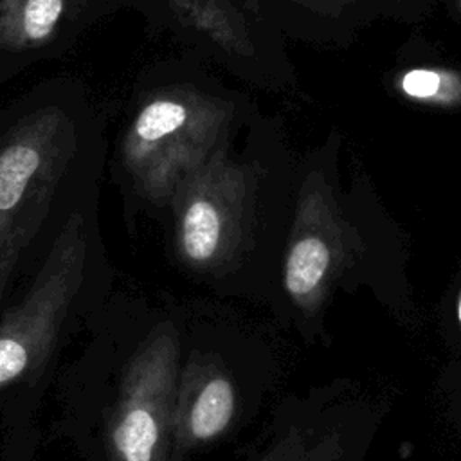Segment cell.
Masks as SVG:
<instances>
[{
  "mask_svg": "<svg viewBox=\"0 0 461 461\" xmlns=\"http://www.w3.org/2000/svg\"><path fill=\"white\" fill-rule=\"evenodd\" d=\"M256 117L245 92L187 54L146 65L108 151L128 220L164 221L176 196L229 153Z\"/></svg>",
  "mask_w": 461,
  "mask_h": 461,
  "instance_id": "obj_2",
  "label": "cell"
},
{
  "mask_svg": "<svg viewBox=\"0 0 461 461\" xmlns=\"http://www.w3.org/2000/svg\"><path fill=\"white\" fill-rule=\"evenodd\" d=\"M276 27V18L308 14L312 18H337L357 0H252Z\"/></svg>",
  "mask_w": 461,
  "mask_h": 461,
  "instance_id": "obj_11",
  "label": "cell"
},
{
  "mask_svg": "<svg viewBox=\"0 0 461 461\" xmlns=\"http://www.w3.org/2000/svg\"><path fill=\"white\" fill-rule=\"evenodd\" d=\"M457 319L461 322V295H459V301H457Z\"/></svg>",
  "mask_w": 461,
  "mask_h": 461,
  "instance_id": "obj_12",
  "label": "cell"
},
{
  "mask_svg": "<svg viewBox=\"0 0 461 461\" xmlns=\"http://www.w3.org/2000/svg\"><path fill=\"white\" fill-rule=\"evenodd\" d=\"M283 166L276 135L258 115L238 144L173 202L164 223L176 265L211 283L247 277L276 232L288 230Z\"/></svg>",
  "mask_w": 461,
  "mask_h": 461,
  "instance_id": "obj_3",
  "label": "cell"
},
{
  "mask_svg": "<svg viewBox=\"0 0 461 461\" xmlns=\"http://www.w3.org/2000/svg\"><path fill=\"white\" fill-rule=\"evenodd\" d=\"M454 5H456V9L461 13V0H454Z\"/></svg>",
  "mask_w": 461,
  "mask_h": 461,
  "instance_id": "obj_13",
  "label": "cell"
},
{
  "mask_svg": "<svg viewBox=\"0 0 461 461\" xmlns=\"http://www.w3.org/2000/svg\"><path fill=\"white\" fill-rule=\"evenodd\" d=\"M124 0H0V86L23 70L65 56Z\"/></svg>",
  "mask_w": 461,
  "mask_h": 461,
  "instance_id": "obj_8",
  "label": "cell"
},
{
  "mask_svg": "<svg viewBox=\"0 0 461 461\" xmlns=\"http://www.w3.org/2000/svg\"><path fill=\"white\" fill-rule=\"evenodd\" d=\"M184 54L252 86L286 79L276 27L252 0H124Z\"/></svg>",
  "mask_w": 461,
  "mask_h": 461,
  "instance_id": "obj_5",
  "label": "cell"
},
{
  "mask_svg": "<svg viewBox=\"0 0 461 461\" xmlns=\"http://www.w3.org/2000/svg\"><path fill=\"white\" fill-rule=\"evenodd\" d=\"M234 414L236 389L229 375L211 357L193 355L178 376L171 421V461L225 434Z\"/></svg>",
  "mask_w": 461,
  "mask_h": 461,
  "instance_id": "obj_9",
  "label": "cell"
},
{
  "mask_svg": "<svg viewBox=\"0 0 461 461\" xmlns=\"http://www.w3.org/2000/svg\"><path fill=\"white\" fill-rule=\"evenodd\" d=\"M394 85L403 97L421 104L441 108L461 104V72L452 68H409L394 79Z\"/></svg>",
  "mask_w": 461,
  "mask_h": 461,
  "instance_id": "obj_10",
  "label": "cell"
},
{
  "mask_svg": "<svg viewBox=\"0 0 461 461\" xmlns=\"http://www.w3.org/2000/svg\"><path fill=\"white\" fill-rule=\"evenodd\" d=\"M108 148L106 115L79 77H43L0 104V304L101 187Z\"/></svg>",
  "mask_w": 461,
  "mask_h": 461,
  "instance_id": "obj_1",
  "label": "cell"
},
{
  "mask_svg": "<svg viewBox=\"0 0 461 461\" xmlns=\"http://www.w3.org/2000/svg\"><path fill=\"white\" fill-rule=\"evenodd\" d=\"M353 238L326 175L312 167L301 176L281 254V281L301 310H315L342 272Z\"/></svg>",
  "mask_w": 461,
  "mask_h": 461,
  "instance_id": "obj_7",
  "label": "cell"
},
{
  "mask_svg": "<svg viewBox=\"0 0 461 461\" xmlns=\"http://www.w3.org/2000/svg\"><path fill=\"white\" fill-rule=\"evenodd\" d=\"M101 187L74 209L34 267L22 295L0 317V389L38 369L61 326L104 272L99 218Z\"/></svg>",
  "mask_w": 461,
  "mask_h": 461,
  "instance_id": "obj_4",
  "label": "cell"
},
{
  "mask_svg": "<svg viewBox=\"0 0 461 461\" xmlns=\"http://www.w3.org/2000/svg\"><path fill=\"white\" fill-rule=\"evenodd\" d=\"M178 351L176 328L160 321L130 357L110 414L108 461H171Z\"/></svg>",
  "mask_w": 461,
  "mask_h": 461,
  "instance_id": "obj_6",
  "label": "cell"
}]
</instances>
